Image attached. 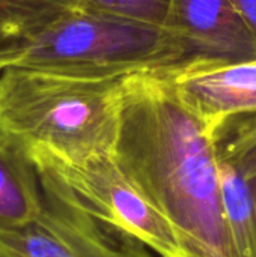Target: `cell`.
I'll list each match as a JSON object with an SVG mask.
<instances>
[{
    "label": "cell",
    "instance_id": "obj_5",
    "mask_svg": "<svg viewBox=\"0 0 256 257\" xmlns=\"http://www.w3.org/2000/svg\"><path fill=\"white\" fill-rule=\"evenodd\" d=\"M44 191V190H42ZM0 257H152L130 233L44 191L30 223L0 230Z\"/></svg>",
    "mask_w": 256,
    "mask_h": 257
},
{
    "label": "cell",
    "instance_id": "obj_7",
    "mask_svg": "<svg viewBox=\"0 0 256 257\" xmlns=\"http://www.w3.org/2000/svg\"><path fill=\"white\" fill-rule=\"evenodd\" d=\"M167 27L183 44L180 65L256 59V32L231 0H174Z\"/></svg>",
    "mask_w": 256,
    "mask_h": 257
},
{
    "label": "cell",
    "instance_id": "obj_4",
    "mask_svg": "<svg viewBox=\"0 0 256 257\" xmlns=\"http://www.w3.org/2000/svg\"><path fill=\"white\" fill-rule=\"evenodd\" d=\"M32 161L44 191L130 233L160 257H181L170 226L121 169L115 154L78 164Z\"/></svg>",
    "mask_w": 256,
    "mask_h": 257
},
{
    "label": "cell",
    "instance_id": "obj_8",
    "mask_svg": "<svg viewBox=\"0 0 256 257\" xmlns=\"http://www.w3.org/2000/svg\"><path fill=\"white\" fill-rule=\"evenodd\" d=\"M180 101L211 130L226 117L256 113V59L187 63L161 71Z\"/></svg>",
    "mask_w": 256,
    "mask_h": 257
},
{
    "label": "cell",
    "instance_id": "obj_11",
    "mask_svg": "<svg viewBox=\"0 0 256 257\" xmlns=\"http://www.w3.org/2000/svg\"><path fill=\"white\" fill-rule=\"evenodd\" d=\"M78 5L127 21L167 27L174 0H78Z\"/></svg>",
    "mask_w": 256,
    "mask_h": 257
},
{
    "label": "cell",
    "instance_id": "obj_2",
    "mask_svg": "<svg viewBox=\"0 0 256 257\" xmlns=\"http://www.w3.org/2000/svg\"><path fill=\"white\" fill-rule=\"evenodd\" d=\"M124 78L11 63L0 71V134L18 143L32 160L78 164L113 155Z\"/></svg>",
    "mask_w": 256,
    "mask_h": 257
},
{
    "label": "cell",
    "instance_id": "obj_13",
    "mask_svg": "<svg viewBox=\"0 0 256 257\" xmlns=\"http://www.w3.org/2000/svg\"><path fill=\"white\" fill-rule=\"evenodd\" d=\"M8 65H9V63H6V62H3V60H0V71H2L3 68H6Z\"/></svg>",
    "mask_w": 256,
    "mask_h": 257
},
{
    "label": "cell",
    "instance_id": "obj_1",
    "mask_svg": "<svg viewBox=\"0 0 256 257\" xmlns=\"http://www.w3.org/2000/svg\"><path fill=\"white\" fill-rule=\"evenodd\" d=\"M115 158L170 226L181 257H238L211 133L161 71L124 78Z\"/></svg>",
    "mask_w": 256,
    "mask_h": 257
},
{
    "label": "cell",
    "instance_id": "obj_9",
    "mask_svg": "<svg viewBox=\"0 0 256 257\" xmlns=\"http://www.w3.org/2000/svg\"><path fill=\"white\" fill-rule=\"evenodd\" d=\"M44 208V191L29 154L0 134V230L33 221Z\"/></svg>",
    "mask_w": 256,
    "mask_h": 257
},
{
    "label": "cell",
    "instance_id": "obj_10",
    "mask_svg": "<svg viewBox=\"0 0 256 257\" xmlns=\"http://www.w3.org/2000/svg\"><path fill=\"white\" fill-rule=\"evenodd\" d=\"M78 0H0V60L15 63Z\"/></svg>",
    "mask_w": 256,
    "mask_h": 257
},
{
    "label": "cell",
    "instance_id": "obj_3",
    "mask_svg": "<svg viewBox=\"0 0 256 257\" xmlns=\"http://www.w3.org/2000/svg\"><path fill=\"white\" fill-rule=\"evenodd\" d=\"M169 27H154L74 5L45 29L15 65L62 74L115 78L164 71L183 60Z\"/></svg>",
    "mask_w": 256,
    "mask_h": 257
},
{
    "label": "cell",
    "instance_id": "obj_6",
    "mask_svg": "<svg viewBox=\"0 0 256 257\" xmlns=\"http://www.w3.org/2000/svg\"><path fill=\"white\" fill-rule=\"evenodd\" d=\"M226 218L238 257H256V113L210 130Z\"/></svg>",
    "mask_w": 256,
    "mask_h": 257
},
{
    "label": "cell",
    "instance_id": "obj_12",
    "mask_svg": "<svg viewBox=\"0 0 256 257\" xmlns=\"http://www.w3.org/2000/svg\"><path fill=\"white\" fill-rule=\"evenodd\" d=\"M256 32V0H231Z\"/></svg>",
    "mask_w": 256,
    "mask_h": 257
}]
</instances>
